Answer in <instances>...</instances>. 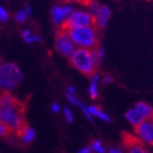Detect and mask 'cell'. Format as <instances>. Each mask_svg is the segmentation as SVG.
Listing matches in <instances>:
<instances>
[{"label": "cell", "instance_id": "cell-3", "mask_svg": "<svg viewBox=\"0 0 153 153\" xmlns=\"http://www.w3.org/2000/svg\"><path fill=\"white\" fill-rule=\"evenodd\" d=\"M22 79V73L15 63H5L0 67V89L3 91L16 89Z\"/></svg>", "mask_w": 153, "mask_h": 153}, {"label": "cell", "instance_id": "cell-11", "mask_svg": "<svg viewBox=\"0 0 153 153\" xmlns=\"http://www.w3.org/2000/svg\"><path fill=\"white\" fill-rule=\"evenodd\" d=\"M125 118L129 120V122H131L134 127L138 126L141 122H143L145 120H146L143 113L141 111H139L136 108L128 110L125 113Z\"/></svg>", "mask_w": 153, "mask_h": 153}, {"label": "cell", "instance_id": "cell-26", "mask_svg": "<svg viewBox=\"0 0 153 153\" xmlns=\"http://www.w3.org/2000/svg\"><path fill=\"white\" fill-rule=\"evenodd\" d=\"M113 81H114V78H113L112 76H110V75L105 76L104 78H103V80H102L103 84H109V83H112Z\"/></svg>", "mask_w": 153, "mask_h": 153}, {"label": "cell", "instance_id": "cell-10", "mask_svg": "<svg viewBox=\"0 0 153 153\" xmlns=\"http://www.w3.org/2000/svg\"><path fill=\"white\" fill-rule=\"evenodd\" d=\"M121 139L123 146L127 149L133 148L135 146H143V142L138 137L134 136V134H130L126 131L121 132Z\"/></svg>", "mask_w": 153, "mask_h": 153}, {"label": "cell", "instance_id": "cell-23", "mask_svg": "<svg viewBox=\"0 0 153 153\" xmlns=\"http://www.w3.org/2000/svg\"><path fill=\"white\" fill-rule=\"evenodd\" d=\"M128 149H129L128 153H149L143 146H135Z\"/></svg>", "mask_w": 153, "mask_h": 153}, {"label": "cell", "instance_id": "cell-34", "mask_svg": "<svg viewBox=\"0 0 153 153\" xmlns=\"http://www.w3.org/2000/svg\"><path fill=\"white\" fill-rule=\"evenodd\" d=\"M149 1H151V2H153V0H149Z\"/></svg>", "mask_w": 153, "mask_h": 153}, {"label": "cell", "instance_id": "cell-28", "mask_svg": "<svg viewBox=\"0 0 153 153\" xmlns=\"http://www.w3.org/2000/svg\"><path fill=\"white\" fill-rule=\"evenodd\" d=\"M60 109H61V108H60V105L59 104H57V103L52 104V105H51V110L53 112H54V113H58V112H60Z\"/></svg>", "mask_w": 153, "mask_h": 153}, {"label": "cell", "instance_id": "cell-22", "mask_svg": "<svg viewBox=\"0 0 153 153\" xmlns=\"http://www.w3.org/2000/svg\"><path fill=\"white\" fill-rule=\"evenodd\" d=\"M10 132L6 128V126L0 121V137H3V138H7L10 135Z\"/></svg>", "mask_w": 153, "mask_h": 153}, {"label": "cell", "instance_id": "cell-14", "mask_svg": "<svg viewBox=\"0 0 153 153\" xmlns=\"http://www.w3.org/2000/svg\"><path fill=\"white\" fill-rule=\"evenodd\" d=\"M88 110L91 113V115H94V116L100 118V119H102V120H104L105 121H110V118L106 114H105L101 110V108H99V106H97V105H91V106H89Z\"/></svg>", "mask_w": 153, "mask_h": 153}, {"label": "cell", "instance_id": "cell-30", "mask_svg": "<svg viewBox=\"0 0 153 153\" xmlns=\"http://www.w3.org/2000/svg\"><path fill=\"white\" fill-rule=\"evenodd\" d=\"M93 152V148L91 147H86L79 151V153H91Z\"/></svg>", "mask_w": 153, "mask_h": 153}, {"label": "cell", "instance_id": "cell-15", "mask_svg": "<svg viewBox=\"0 0 153 153\" xmlns=\"http://www.w3.org/2000/svg\"><path fill=\"white\" fill-rule=\"evenodd\" d=\"M85 6L88 9L87 11L90 12L94 16H94L98 13V11L100 10L102 5L99 2L95 1V0H88V1L85 3Z\"/></svg>", "mask_w": 153, "mask_h": 153}, {"label": "cell", "instance_id": "cell-9", "mask_svg": "<svg viewBox=\"0 0 153 153\" xmlns=\"http://www.w3.org/2000/svg\"><path fill=\"white\" fill-rule=\"evenodd\" d=\"M111 17V11L108 6L102 5L100 10L94 16V26L97 29H103L108 24Z\"/></svg>", "mask_w": 153, "mask_h": 153}, {"label": "cell", "instance_id": "cell-33", "mask_svg": "<svg viewBox=\"0 0 153 153\" xmlns=\"http://www.w3.org/2000/svg\"><path fill=\"white\" fill-rule=\"evenodd\" d=\"M3 65V62H2V58L0 57V67H1V65Z\"/></svg>", "mask_w": 153, "mask_h": 153}, {"label": "cell", "instance_id": "cell-5", "mask_svg": "<svg viewBox=\"0 0 153 153\" xmlns=\"http://www.w3.org/2000/svg\"><path fill=\"white\" fill-rule=\"evenodd\" d=\"M94 25V18L87 10H73L61 28L69 29L73 27Z\"/></svg>", "mask_w": 153, "mask_h": 153}, {"label": "cell", "instance_id": "cell-27", "mask_svg": "<svg viewBox=\"0 0 153 153\" xmlns=\"http://www.w3.org/2000/svg\"><path fill=\"white\" fill-rule=\"evenodd\" d=\"M30 35H32V32H31V30L28 29V28L22 29V31H21V36H22V38H26V37H28Z\"/></svg>", "mask_w": 153, "mask_h": 153}, {"label": "cell", "instance_id": "cell-35", "mask_svg": "<svg viewBox=\"0 0 153 153\" xmlns=\"http://www.w3.org/2000/svg\"><path fill=\"white\" fill-rule=\"evenodd\" d=\"M112 1H117V0H112Z\"/></svg>", "mask_w": 153, "mask_h": 153}, {"label": "cell", "instance_id": "cell-17", "mask_svg": "<svg viewBox=\"0 0 153 153\" xmlns=\"http://www.w3.org/2000/svg\"><path fill=\"white\" fill-rule=\"evenodd\" d=\"M90 51H91V60H93V63H94V66L97 68L99 66V65H100L102 60H101L100 56H99V54H98L96 47L94 48V49H91Z\"/></svg>", "mask_w": 153, "mask_h": 153}, {"label": "cell", "instance_id": "cell-1", "mask_svg": "<svg viewBox=\"0 0 153 153\" xmlns=\"http://www.w3.org/2000/svg\"><path fill=\"white\" fill-rule=\"evenodd\" d=\"M25 105L10 91H4L0 94V121L19 138L29 127L25 119Z\"/></svg>", "mask_w": 153, "mask_h": 153}, {"label": "cell", "instance_id": "cell-29", "mask_svg": "<svg viewBox=\"0 0 153 153\" xmlns=\"http://www.w3.org/2000/svg\"><path fill=\"white\" fill-rule=\"evenodd\" d=\"M25 11L26 12V14H27V16H28V17H31V16H32V14H33V10H32V7H31V6H29V5H28V6L25 7Z\"/></svg>", "mask_w": 153, "mask_h": 153}, {"label": "cell", "instance_id": "cell-2", "mask_svg": "<svg viewBox=\"0 0 153 153\" xmlns=\"http://www.w3.org/2000/svg\"><path fill=\"white\" fill-rule=\"evenodd\" d=\"M76 47L83 49H94L98 44L97 28L94 25L80 26L65 29Z\"/></svg>", "mask_w": 153, "mask_h": 153}, {"label": "cell", "instance_id": "cell-13", "mask_svg": "<svg viewBox=\"0 0 153 153\" xmlns=\"http://www.w3.org/2000/svg\"><path fill=\"white\" fill-rule=\"evenodd\" d=\"M135 108L143 113L146 120L153 119V108L149 104L145 103V102H138L135 105Z\"/></svg>", "mask_w": 153, "mask_h": 153}, {"label": "cell", "instance_id": "cell-8", "mask_svg": "<svg viewBox=\"0 0 153 153\" xmlns=\"http://www.w3.org/2000/svg\"><path fill=\"white\" fill-rule=\"evenodd\" d=\"M134 132L143 141L153 146V119L145 120L138 126L134 127Z\"/></svg>", "mask_w": 153, "mask_h": 153}, {"label": "cell", "instance_id": "cell-32", "mask_svg": "<svg viewBox=\"0 0 153 153\" xmlns=\"http://www.w3.org/2000/svg\"><path fill=\"white\" fill-rule=\"evenodd\" d=\"M109 153H121V151L120 149H111L109 150Z\"/></svg>", "mask_w": 153, "mask_h": 153}, {"label": "cell", "instance_id": "cell-21", "mask_svg": "<svg viewBox=\"0 0 153 153\" xmlns=\"http://www.w3.org/2000/svg\"><path fill=\"white\" fill-rule=\"evenodd\" d=\"M10 19V14L4 7L0 5V22H7Z\"/></svg>", "mask_w": 153, "mask_h": 153}, {"label": "cell", "instance_id": "cell-16", "mask_svg": "<svg viewBox=\"0 0 153 153\" xmlns=\"http://www.w3.org/2000/svg\"><path fill=\"white\" fill-rule=\"evenodd\" d=\"M35 137H36V132L34 131V129H32L31 127L29 126L28 129L24 133V134H22L20 138L22 140V142H24V143L30 144V143H32L34 141Z\"/></svg>", "mask_w": 153, "mask_h": 153}, {"label": "cell", "instance_id": "cell-19", "mask_svg": "<svg viewBox=\"0 0 153 153\" xmlns=\"http://www.w3.org/2000/svg\"><path fill=\"white\" fill-rule=\"evenodd\" d=\"M24 40L27 44H34V43H41L42 42V38L38 35H30L28 37L24 38Z\"/></svg>", "mask_w": 153, "mask_h": 153}, {"label": "cell", "instance_id": "cell-18", "mask_svg": "<svg viewBox=\"0 0 153 153\" xmlns=\"http://www.w3.org/2000/svg\"><path fill=\"white\" fill-rule=\"evenodd\" d=\"M28 16L26 12L25 11V10H19L16 14H15V20H16V22H18V24H25V22H26Z\"/></svg>", "mask_w": 153, "mask_h": 153}, {"label": "cell", "instance_id": "cell-31", "mask_svg": "<svg viewBox=\"0 0 153 153\" xmlns=\"http://www.w3.org/2000/svg\"><path fill=\"white\" fill-rule=\"evenodd\" d=\"M67 90H68L67 93H69V94H73V95L76 94V90H75V88H74L73 86H68Z\"/></svg>", "mask_w": 153, "mask_h": 153}, {"label": "cell", "instance_id": "cell-25", "mask_svg": "<svg viewBox=\"0 0 153 153\" xmlns=\"http://www.w3.org/2000/svg\"><path fill=\"white\" fill-rule=\"evenodd\" d=\"M96 50H97V52H98L99 56H100L101 60H103L104 57H105V49L102 47V46H96Z\"/></svg>", "mask_w": 153, "mask_h": 153}, {"label": "cell", "instance_id": "cell-24", "mask_svg": "<svg viewBox=\"0 0 153 153\" xmlns=\"http://www.w3.org/2000/svg\"><path fill=\"white\" fill-rule=\"evenodd\" d=\"M65 115L66 120L68 122H72L73 121L74 118H73V115H72V113H71V111H70L69 108H65Z\"/></svg>", "mask_w": 153, "mask_h": 153}, {"label": "cell", "instance_id": "cell-12", "mask_svg": "<svg viewBox=\"0 0 153 153\" xmlns=\"http://www.w3.org/2000/svg\"><path fill=\"white\" fill-rule=\"evenodd\" d=\"M99 81V74L94 72L91 76V85L89 88V93L91 95V98L95 100L98 97V91H97V84Z\"/></svg>", "mask_w": 153, "mask_h": 153}, {"label": "cell", "instance_id": "cell-7", "mask_svg": "<svg viewBox=\"0 0 153 153\" xmlns=\"http://www.w3.org/2000/svg\"><path fill=\"white\" fill-rule=\"evenodd\" d=\"M73 10L74 7L70 5H57L52 7L51 10L52 22L54 24V25L61 28Z\"/></svg>", "mask_w": 153, "mask_h": 153}, {"label": "cell", "instance_id": "cell-4", "mask_svg": "<svg viewBox=\"0 0 153 153\" xmlns=\"http://www.w3.org/2000/svg\"><path fill=\"white\" fill-rule=\"evenodd\" d=\"M69 59L71 65L83 75L91 76L95 72L96 67L94 66L93 60H91L90 50L76 48Z\"/></svg>", "mask_w": 153, "mask_h": 153}, {"label": "cell", "instance_id": "cell-6", "mask_svg": "<svg viewBox=\"0 0 153 153\" xmlns=\"http://www.w3.org/2000/svg\"><path fill=\"white\" fill-rule=\"evenodd\" d=\"M55 49L61 55L70 57L74 51L76 49L75 43L70 36L64 28H60L55 36Z\"/></svg>", "mask_w": 153, "mask_h": 153}, {"label": "cell", "instance_id": "cell-20", "mask_svg": "<svg viewBox=\"0 0 153 153\" xmlns=\"http://www.w3.org/2000/svg\"><path fill=\"white\" fill-rule=\"evenodd\" d=\"M91 148H93L98 153H105V149L102 147L101 142L99 140H94L93 142H91Z\"/></svg>", "mask_w": 153, "mask_h": 153}]
</instances>
